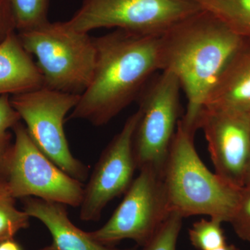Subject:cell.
Returning <instances> with one entry per match:
<instances>
[{"instance_id": "6da1fadb", "label": "cell", "mask_w": 250, "mask_h": 250, "mask_svg": "<svg viewBox=\"0 0 250 250\" xmlns=\"http://www.w3.org/2000/svg\"><path fill=\"white\" fill-rule=\"evenodd\" d=\"M245 39L202 9L161 36V71L178 79L187 100L181 123L195 134L206 101Z\"/></svg>"}, {"instance_id": "7a4b0ae2", "label": "cell", "mask_w": 250, "mask_h": 250, "mask_svg": "<svg viewBox=\"0 0 250 250\" xmlns=\"http://www.w3.org/2000/svg\"><path fill=\"white\" fill-rule=\"evenodd\" d=\"M94 39L93 77L68 119L103 126L137 100L155 72L161 71V36L116 29Z\"/></svg>"}, {"instance_id": "3957f363", "label": "cell", "mask_w": 250, "mask_h": 250, "mask_svg": "<svg viewBox=\"0 0 250 250\" xmlns=\"http://www.w3.org/2000/svg\"><path fill=\"white\" fill-rule=\"evenodd\" d=\"M194 137L179 121L162 174L170 212L183 218L207 215L229 223L241 187L210 171L197 152Z\"/></svg>"}, {"instance_id": "277c9868", "label": "cell", "mask_w": 250, "mask_h": 250, "mask_svg": "<svg viewBox=\"0 0 250 250\" xmlns=\"http://www.w3.org/2000/svg\"><path fill=\"white\" fill-rule=\"evenodd\" d=\"M28 53L34 56L44 87L82 95L89 85L96 62L95 39L65 22H48L17 32Z\"/></svg>"}, {"instance_id": "5b68a950", "label": "cell", "mask_w": 250, "mask_h": 250, "mask_svg": "<svg viewBox=\"0 0 250 250\" xmlns=\"http://www.w3.org/2000/svg\"><path fill=\"white\" fill-rule=\"evenodd\" d=\"M13 131L14 143L0 169V180L13 197L80 207L84 189L82 182L59 168L39 149L21 121Z\"/></svg>"}, {"instance_id": "8992f818", "label": "cell", "mask_w": 250, "mask_h": 250, "mask_svg": "<svg viewBox=\"0 0 250 250\" xmlns=\"http://www.w3.org/2000/svg\"><path fill=\"white\" fill-rule=\"evenodd\" d=\"M181 90L175 75L162 70L139 94V119L133 138L138 170L147 167L162 175L180 121Z\"/></svg>"}, {"instance_id": "52a82bcc", "label": "cell", "mask_w": 250, "mask_h": 250, "mask_svg": "<svg viewBox=\"0 0 250 250\" xmlns=\"http://www.w3.org/2000/svg\"><path fill=\"white\" fill-rule=\"evenodd\" d=\"M195 0H83L67 21L77 31L115 28L161 36L184 18L202 10Z\"/></svg>"}, {"instance_id": "ba28073f", "label": "cell", "mask_w": 250, "mask_h": 250, "mask_svg": "<svg viewBox=\"0 0 250 250\" xmlns=\"http://www.w3.org/2000/svg\"><path fill=\"white\" fill-rule=\"evenodd\" d=\"M80 98L45 87L10 97L36 146L59 168L82 182L88 177V167L72 155L64 131L65 116Z\"/></svg>"}, {"instance_id": "9c48e42d", "label": "cell", "mask_w": 250, "mask_h": 250, "mask_svg": "<svg viewBox=\"0 0 250 250\" xmlns=\"http://www.w3.org/2000/svg\"><path fill=\"white\" fill-rule=\"evenodd\" d=\"M139 171L109 220L89 232L94 239L106 246L131 240L143 247L165 223L171 212L162 175L147 167Z\"/></svg>"}, {"instance_id": "30bf717a", "label": "cell", "mask_w": 250, "mask_h": 250, "mask_svg": "<svg viewBox=\"0 0 250 250\" xmlns=\"http://www.w3.org/2000/svg\"><path fill=\"white\" fill-rule=\"evenodd\" d=\"M138 119L139 113L136 111L128 118L123 129L102 153L83 189L81 220H99L108 204L125 193L134 181L135 171L138 168L133 138Z\"/></svg>"}, {"instance_id": "8fae6325", "label": "cell", "mask_w": 250, "mask_h": 250, "mask_svg": "<svg viewBox=\"0 0 250 250\" xmlns=\"http://www.w3.org/2000/svg\"><path fill=\"white\" fill-rule=\"evenodd\" d=\"M215 172L243 187L250 159V112L205 108L199 118Z\"/></svg>"}, {"instance_id": "7c38bea8", "label": "cell", "mask_w": 250, "mask_h": 250, "mask_svg": "<svg viewBox=\"0 0 250 250\" xmlns=\"http://www.w3.org/2000/svg\"><path fill=\"white\" fill-rule=\"evenodd\" d=\"M65 207L36 197L24 200L23 210L40 220L52 235V245L43 250H131L116 249L94 239L70 221Z\"/></svg>"}, {"instance_id": "4fadbf2b", "label": "cell", "mask_w": 250, "mask_h": 250, "mask_svg": "<svg viewBox=\"0 0 250 250\" xmlns=\"http://www.w3.org/2000/svg\"><path fill=\"white\" fill-rule=\"evenodd\" d=\"M44 87L32 56L24 48L17 32L0 43V96L27 93Z\"/></svg>"}, {"instance_id": "5bb4252c", "label": "cell", "mask_w": 250, "mask_h": 250, "mask_svg": "<svg viewBox=\"0 0 250 250\" xmlns=\"http://www.w3.org/2000/svg\"><path fill=\"white\" fill-rule=\"evenodd\" d=\"M205 108L250 112V45L246 39L210 91Z\"/></svg>"}, {"instance_id": "9a60e30c", "label": "cell", "mask_w": 250, "mask_h": 250, "mask_svg": "<svg viewBox=\"0 0 250 250\" xmlns=\"http://www.w3.org/2000/svg\"><path fill=\"white\" fill-rule=\"evenodd\" d=\"M244 39H250V0H195Z\"/></svg>"}, {"instance_id": "2e32d148", "label": "cell", "mask_w": 250, "mask_h": 250, "mask_svg": "<svg viewBox=\"0 0 250 250\" xmlns=\"http://www.w3.org/2000/svg\"><path fill=\"white\" fill-rule=\"evenodd\" d=\"M15 199L0 180V243L13 239L18 231L29 226L30 217L24 210L18 209Z\"/></svg>"}, {"instance_id": "e0dca14e", "label": "cell", "mask_w": 250, "mask_h": 250, "mask_svg": "<svg viewBox=\"0 0 250 250\" xmlns=\"http://www.w3.org/2000/svg\"><path fill=\"white\" fill-rule=\"evenodd\" d=\"M16 31L31 30L48 22L49 0H10Z\"/></svg>"}, {"instance_id": "ac0fdd59", "label": "cell", "mask_w": 250, "mask_h": 250, "mask_svg": "<svg viewBox=\"0 0 250 250\" xmlns=\"http://www.w3.org/2000/svg\"><path fill=\"white\" fill-rule=\"evenodd\" d=\"M223 223L217 219L202 218L192 224L188 230L192 246L197 250H213L228 244Z\"/></svg>"}, {"instance_id": "d6986e66", "label": "cell", "mask_w": 250, "mask_h": 250, "mask_svg": "<svg viewBox=\"0 0 250 250\" xmlns=\"http://www.w3.org/2000/svg\"><path fill=\"white\" fill-rule=\"evenodd\" d=\"M183 217L171 212L165 223L141 250H177Z\"/></svg>"}, {"instance_id": "ffe728a7", "label": "cell", "mask_w": 250, "mask_h": 250, "mask_svg": "<svg viewBox=\"0 0 250 250\" xmlns=\"http://www.w3.org/2000/svg\"><path fill=\"white\" fill-rule=\"evenodd\" d=\"M10 95L0 96V169L12 146V135L9 130L21 121V117L13 107Z\"/></svg>"}, {"instance_id": "44dd1931", "label": "cell", "mask_w": 250, "mask_h": 250, "mask_svg": "<svg viewBox=\"0 0 250 250\" xmlns=\"http://www.w3.org/2000/svg\"><path fill=\"white\" fill-rule=\"evenodd\" d=\"M229 223L237 236L250 243V184L241 188L238 206Z\"/></svg>"}, {"instance_id": "7402d4cb", "label": "cell", "mask_w": 250, "mask_h": 250, "mask_svg": "<svg viewBox=\"0 0 250 250\" xmlns=\"http://www.w3.org/2000/svg\"><path fill=\"white\" fill-rule=\"evenodd\" d=\"M16 31V20L10 0H0V43Z\"/></svg>"}, {"instance_id": "603a6c76", "label": "cell", "mask_w": 250, "mask_h": 250, "mask_svg": "<svg viewBox=\"0 0 250 250\" xmlns=\"http://www.w3.org/2000/svg\"><path fill=\"white\" fill-rule=\"evenodd\" d=\"M0 250H22L21 247L13 239L7 240L0 243Z\"/></svg>"}, {"instance_id": "cb8c5ba5", "label": "cell", "mask_w": 250, "mask_h": 250, "mask_svg": "<svg viewBox=\"0 0 250 250\" xmlns=\"http://www.w3.org/2000/svg\"><path fill=\"white\" fill-rule=\"evenodd\" d=\"M213 250H239L238 249V248H236L234 246H233V245H229L228 244L225 245V246H224L223 247H221V248H219L218 249H215Z\"/></svg>"}, {"instance_id": "d4e9b609", "label": "cell", "mask_w": 250, "mask_h": 250, "mask_svg": "<svg viewBox=\"0 0 250 250\" xmlns=\"http://www.w3.org/2000/svg\"><path fill=\"white\" fill-rule=\"evenodd\" d=\"M250 184V159L249 165H248V170H247L246 181H245V185H246V184Z\"/></svg>"}, {"instance_id": "484cf974", "label": "cell", "mask_w": 250, "mask_h": 250, "mask_svg": "<svg viewBox=\"0 0 250 250\" xmlns=\"http://www.w3.org/2000/svg\"></svg>"}]
</instances>
